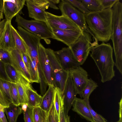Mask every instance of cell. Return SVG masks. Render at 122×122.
Instances as JSON below:
<instances>
[{"mask_svg":"<svg viewBox=\"0 0 122 122\" xmlns=\"http://www.w3.org/2000/svg\"><path fill=\"white\" fill-rule=\"evenodd\" d=\"M51 1L55 4H58L60 2V0H51Z\"/></svg>","mask_w":122,"mask_h":122,"instance_id":"obj_48","label":"cell"},{"mask_svg":"<svg viewBox=\"0 0 122 122\" xmlns=\"http://www.w3.org/2000/svg\"><path fill=\"white\" fill-rule=\"evenodd\" d=\"M46 51L51 65L53 85L55 87L59 88L63 94L69 72L66 71L63 68L53 50L48 48H46Z\"/></svg>","mask_w":122,"mask_h":122,"instance_id":"obj_7","label":"cell"},{"mask_svg":"<svg viewBox=\"0 0 122 122\" xmlns=\"http://www.w3.org/2000/svg\"><path fill=\"white\" fill-rule=\"evenodd\" d=\"M15 17V21L18 26L44 40L47 44L50 43L49 39H53L54 35L47 23L35 20H27L19 14H17Z\"/></svg>","mask_w":122,"mask_h":122,"instance_id":"obj_4","label":"cell"},{"mask_svg":"<svg viewBox=\"0 0 122 122\" xmlns=\"http://www.w3.org/2000/svg\"><path fill=\"white\" fill-rule=\"evenodd\" d=\"M6 21L5 19L0 22V38L5 29Z\"/></svg>","mask_w":122,"mask_h":122,"instance_id":"obj_43","label":"cell"},{"mask_svg":"<svg viewBox=\"0 0 122 122\" xmlns=\"http://www.w3.org/2000/svg\"><path fill=\"white\" fill-rule=\"evenodd\" d=\"M47 23L51 30L76 29L80 28L66 16H58L45 11Z\"/></svg>","mask_w":122,"mask_h":122,"instance_id":"obj_8","label":"cell"},{"mask_svg":"<svg viewBox=\"0 0 122 122\" xmlns=\"http://www.w3.org/2000/svg\"><path fill=\"white\" fill-rule=\"evenodd\" d=\"M92 36L89 33L83 31L82 34L70 47L76 59L80 65L86 60L92 48L98 45L94 42Z\"/></svg>","mask_w":122,"mask_h":122,"instance_id":"obj_5","label":"cell"},{"mask_svg":"<svg viewBox=\"0 0 122 122\" xmlns=\"http://www.w3.org/2000/svg\"><path fill=\"white\" fill-rule=\"evenodd\" d=\"M0 90L10 104L12 103L10 93V81L0 78Z\"/></svg>","mask_w":122,"mask_h":122,"instance_id":"obj_28","label":"cell"},{"mask_svg":"<svg viewBox=\"0 0 122 122\" xmlns=\"http://www.w3.org/2000/svg\"><path fill=\"white\" fill-rule=\"evenodd\" d=\"M28 107L33 108L39 107L41 101L42 96L39 95L32 88L31 84L27 87Z\"/></svg>","mask_w":122,"mask_h":122,"instance_id":"obj_20","label":"cell"},{"mask_svg":"<svg viewBox=\"0 0 122 122\" xmlns=\"http://www.w3.org/2000/svg\"><path fill=\"white\" fill-rule=\"evenodd\" d=\"M5 65L6 73L11 82L16 83L28 81L23 78L11 65L5 64Z\"/></svg>","mask_w":122,"mask_h":122,"instance_id":"obj_22","label":"cell"},{"mask_svg":"<svg viewBox=\"0 0 122 122\" xmlns=\"http://www.w3.org/2000/svg\"><path fill=\"white\" fill-rule=\"evenodd\" d=\"M90 56L100 73L103 83L111 80L115 76L113 49L110 43H102L92 47Z\"/></svg>","mask_w":122,"mask_h":122,"instance_id":"obj_2","label":"cell"},{"mask_svg":"<svg viewBox=\"0 0 122 122\" xmlns=\"http://www.w3.org/2000/svg\"><path fill=\"white\" fill-rule=\"evenodd\" d=\"M49 3V7L54 9L58 10L59 8L55 4L53 3L51 0H48Z\"/></svg>","mask_w":122,"mask_h":122,"instance_id":"obj_44","label":"cell"},{"mask_svg":"<svg viewBox=\"0 0 122 122\" xmlns=\"http://www.w3.org/2000/svg\"><path fill=\"white\" fill-rule=\"evenodd\" d=\"M20 105L21 106L22 112H25L28 107V104L27 103H24L21 104Z\"/></svg>","mask_w":122,"mask_h":122,"instance_id":"obj_45","label":"cell"},{"mask_svg":"<svg viewBox=\"0 0 122 122\" xmlns=\"http://www.w3.org/2000/svg\"><path fill=\"white\" fill-rule=\"evenodd\" d=\"M86 8L90 12L104 9L100 0H80Z\"/></svg>","mask_w":122,"mask_h":122,"instance_id":"obj_24","label":"cell"},{"mask_svg":"<svg viewBox=\"0 0 122 122\" xmlns=\"http://www.w3.org/2000/svg\"><path fill=\"white\" fill-rule=\"evenodd\" d=\"M33 108L28 107L25 112H22L25 122H34L33 115Z\"/></svg>","mask_w":122,"mask_h":122,"instance_id":"obj_36","label":"cell"},{"mask_svg":"<svg viewBox=\"0 0 122 122\" xmlns=\"http://www.w3.org/2000/svg\"><path fill=\"white\" fill-rule=\"evenodd\" d=\"M33 4L38 8L45 11L47 9L49 6L48 0H30Z\"/></svg>","mask_w":122,"mask_h":122,"instance_id":"obj_35","label":"cell"},{"mask_svg":"<svg viewBox=\"0 0 122 122\" xmlns=\"http://www.w3.org/2000/svg\"><path fill=\"white\" fill-rule=\"evenodd\" d=\"M48 112L42 109L39 106L33 109V115L34 122H46Z\"/></svg>","mask_w":122,"mask_h":122,"instance_id":"obj_25","label":"cell"},{"mask_svg":"<svg viewBox=\"0 0 122 122\" xmlns=\"http://www.w3.org/2000/svg\"><path fill=\"white\" fill-rule=\"evenodd\" d=\"M46 122H59V117L56 110L54 102L48 112Z\"/></svg>","mask_w":122,"mask_h":122,"instance_id":"obj_31","label":"cell"},{"mask_svg":"<svg viewBox=\"0 0 122 122\" xmlns=\"http://www.w3.org/2000/svg\"><path fill=\"white\" fill-rule=\"evenodd\" d=\"M3 13L0 12V22L1 21V20L3 19Z\"/></svg>","mask_w":122,"mask_h":122,"instance_id":"obj_49","label":"cell"},{"mask_svg":"<svg viewBox=\"0 0 122 122\" xmlns=\"http://www.w3.org/2000/svg\"><path fill=\"white\" fill-rule=\"evenodd\" d=\"M59 7L61 15L67 16L76 24L83 31L88 33L92 36L93 41L98 43V41L88 28L84 14L78 10L65 0L60 2Z\"/></svg>","mask_w":122,"mask_h":122,"instance_id":"obj_6","label":"cell"},{"mask_svg":"<svg viewBox=\"0 0 122 122\" xmlns=\"http://www.w3.org/2000/svg\"><path fill=\"white\" fill-rule=\"evenodd\" d=\"M112 34L115 58L114 65L122 74V3L119 0L112 8Z\"/></svg>","mask_w":122,"mask_h":122,"instance_id":"obj_3","label":"cell"},{"mask_svg":"<svg viewBox=\"0 0 122 122\" xmlns=\"http://www.w3.org/2000/svg\"><path fill=\"white\" fill-rule=\"evenodd\" d=\"M65 0L70 3L73 6L77 8L80 11L84 14H87L90 12L86 8L80 0Z\"/></svg>","mask_w":122,"mask_h":122,"instance_id":"obj_33","label":"cell"},{"mask_svg":"<svg viewBox=\"0 0 122 122\" xmlns=\"http://www.w3.org/2000/svg\"><path fill=\"white\" fill-rule=\"evenodd\" d=\"M26 0H3V13L6 21H11L13 17L21 12Z\"/></svg>","mask_w":122,"mask_h":122,"instance_id":"obj_13","label":"cell"},{"mask_svg":"<svg viewBox=\"0 0 122 122\" xmlns=\"http://www.w3.org/2000/svg\"><path fill=\"white\" fill-rule=\"evenodd\" d=\"M86 101L91 114L95 122H107V121L101 115L98 114L91 107L89 103V98L84 99Z\"/></svg>","mask_w":122,"mask_h":122,"instance_id":"obj_32","label":"cell"},{"mask_svg":"<svg viewBox=\"0 0 122 122\" xmlns=\"http://www.w3.org/2000/svg\"><path fill=\"white\" fill-rule=\"evenodd\" d=\"M11 27L15 40V48L21 53H23L27 55V48L24 41L18 33L17 30L12 25Z\"/></svg>","mask_w":122,"mask_h":122,"instance_id":"obj_23","label":"cell"},{"mask_svg":"<svg viewBox=\"0 0 122 122\" xmlns=\"http://www.w3.org/2000/svg\"><path fill=\"white\" fill-rule=\"evenodd\" d=\"M59 119V122H70V117L65 113L63 106L60 109Z\"/></svg>","mask_w":122,"mask_h":122,"instance_id":"obj_39","label":"cell"},{"mask_svg":"<svg viewBox=\"0 0 122 122\" xmlns=\"http://www.w3.org/2000/svg\"><path fill=\"white\" fill-rule=\"evenodd\" d=\"M4 111L9 122H16L18 116L22 112L21 107L12 103L10 104L9 107L4 108Z\"/></svg>","mask_w":122,"mask_h":122,"instance_id":"obj_21","label":"cell"},{"mask_svg":"<svg viewBox=\"0 0 122 122\" xmlns=\"http://www.w3.org/2000/svg\"><path fill=\"white\" fill-rule=\"evenodd\" d=\"M26 2L30 17L36 20L47 23L45 11L38 8L30 0H26Z\"/></svg>","mask_w":122,"mask_h":122,"instance_id":"obj_18","label":"cell"},{"mask_svg":"<svg viewBox=\"0 0 122 122\" xmlns=\"http://www.w3.org/2000/svg\"><path fill=\"white\" fill-rule=\"evenodd\" d=\"M16 84L20 105L24 103H27L28 97L27 90V87L31 84L27 85L20 82L16 83Z\"/></svg>","mask_w":122,"mask_h":122,"instance_id":"obj_29","label":"cell"},{"mask_svg":"<svg viewBox=\"0 0 122 122\" xmlns=\"http://www.w3.org/2000/svg\"></svg>","mask_w":122,"mask_h":122,"instance_id":"obj_50","label":"cell"},{"mask_svg":"<svg viewBox=\"0 0 122 122\" xmlns=\"http://www.w3.org/2000/svg\"><path fill=\"white\" fill-rule=\"evenodd\" d=\"M84 15L88 28L98 41H109L112 31V8L90 12Z\"/></svg>","mask_w":122,"mask_h":122,"instance_id":"obj_1","label":"cell"},{"mask_svg":"<svg viewBox=\"0 0 122 122\" xmlns=\"http://www.w3.org/2000/svg\"><path fill=\"white\" fill-rule=\"evenodd\" d=\"M72 110L84 118L94 122L87 103L84 99L76 97L72 105Z\"/></svg>","mask_w":122,"mask_h":122,"instance_id":"obj_17","label":"cell"},{"mask_svg":"<svg viewBox=\"0 0 122 122\" xmlns=\"http://www.w3.org/2000/svg\"><path fill=\"white\" fill-rule=\"evenodd\" d=\"M0 78L7 81L11 82L6 73L5 64L0 61Z\"/></svg>","mask_w":122,"mask_h":122,"instance_id":"obj_37","label":"cell"},{"mask_svg":"<svg viewBox=\"0 0 122 122\" xmlns=\"http://www.w3.org/2000/svg\"><path fill=\"white\" fill-rule=\"evenodd\" d=\"M69 72L71 76L78 94L80 95L87 83L89 79L88 73L80 66Z\"/></svg>","mask_w":122,"mask_h":122,"instance_id":"obj_14","label":"cell"},{"mask_svg":"<svg viewBox=\"0 0 122 122\" xmlns=\"http://www.w3.org/2000/svg\"><path fill=\"white\" fill-rule=\"evenodd\" d=\"M54 102L57 113L59 117L61 108L63 106V94L60 89L55 88Z\"/></svg>","mask_w":122,"mask_h":122,"instance_id":"obj_26","label":"cell"},{"mask_svg":"<svg viewBox=\"0 0 122 122\" xmlns=\"http://www.w3.org/2000/svg\"><path fill=\"white\" fill-rule=\"evenodd\" d=\"M0 122H8L5 114L4 108L0 104Z\"/></svg>","mask_w":122,"mask_h":122,"instance_id":"obj_41","label":"cell"},{"mask_svg":"<svg viewBox=\"0 0 122 122\" xmlns=\"http://www.w3.org/2000/svg\"><path fill=\"white\" fill-rule=\"evenodd\" d=\"M63 108L65 113L68 114L78 93L71 76L69 72L63 93Z\"/></svg>","mask_w":122,"mask_h":122,"instance_id":"obj_11","label":"cell"},{"mask_svg":"<svg viewBox=\"0 0 122 122\" xmlns=\"http://www.w3.org/2000/svg\"><path fill=\"white\" fill-rule=\"evenodd\" d=\"M10 52L11 58V65L23 78L31 83L30 75L23 61L21 53L16 48Z\"/></svg>","mask_w":122,"mask_h":122,"instance_id":"obj_15","label":"cell"},{"mask_svg":"<svg viewBox=\"0 0 122 122\" xmlns=\"http://www.w3.org/2000/svg\"><path fill=\"white\" fill-rule=\"evenodd\" d=\"M38 59L45 81L48 85H53L51 67L46 51V48L41 43L38 49Z\"/></svg>","mask_w":122,"mask_h":122,"instance_id":"obj_12","label":"cell"},{"mask_svg":"<svg viewBox=\"0 0 122 122\" xmlns=\"http://www.w3.org/2000/svg\"><path fill=\"white\" fill-rule=\"evenodd\" d=\"M0 104L4 108L9 107L10 103L0 90Z\"/></svg>","mask_w":122,"mask_h":122,"instance_id":"obj_40","label":"cell"},{"mask_svg":"<svg viewBox=\"0 0 122 122\" xmlns=\"http://www.w3.org/2000/svg\"><path fill=\"white\" fill-rule=\"evenodd\" d=\"M0 61L5 64L11 65V58L10 52L0 49Z\"/></svg>","mask_w":122,"mask_h":122,"instance_id":"obj_34","label":"cell"},{"mask_svg":"<svg viewBox=\"0 0 122 122\" xmlns=\"http://www.w3.org/2000/svg\"><path fill=\"white\" fill-rule=\"evenodd\" d=\"M119 0H100L104 9L112 8Z\"/></svg>","mask_w":122,"mask_h":122,"instance_id":"obj_38","label":"cell"},{"mask_svg":"<svg viewBox=\"0 0 122 122\" xmlns=\"http://www.w3.org/2000/svg\"><path fill=\"white\" fill-rule=\"evenodd\" d=\"M21 54L23 61L29 71V62L27 55V54L23 53H21Z\"/></svg>","mask_w":122,"mask_h":122,"instance_id":"obj_42","label":"cell"},{"mask_svg":"<svg viewBox=\"0 0 122 122\" xmlns=\"http://www.w3.org/2000/svg\"><path fill=\"white\" fill-rule=\"evenodd\" d=\"M49 87L44 95L39 107L44 111L48 112L54 102L55 87L53 85H48Z\"/></svg>","mask_w":122,"mask_h":122,"instance_id":"obj_19","label":"cell"},{"mask_svg":"<svg viewBox=\"0 0 122 122\" xmlns=\"http://www.w3.org/2000/svg\"><path fill=\"white\" fill-rule=\"evenodd\" d=\"M11 25V21H6L5 29L0 38V49L9 52L15 48Z\"/></svg>","mask_w":122,"mask_h":122,"instance_id":"obj_16","label":"cell"},{"mask_svg":"<svg viewBox=\"0 0 122 122\" xmlns=\"http://www.w3.org/2000/svg\"><path fill=\"white\" fill-rule=\"evenodd\" d=\"M10 93L12 103L16 106L20 105L16 83L10 82Z\"/></svg>","mask_w":122,"mask_h":122,"instance_id":"obj_30","label":"cell"},{"mask_svg":"<svg viewBox=\"0 0 122 122\" xmlns=\"http://www.w3.org/2000/svg\"><path fill=\"white\" fill-rule=\"evenodd\" d=\"M52 31L54 35L53 39L62 42L68 47L72 45L83 32L80 28L76 29H55Z\"/></svg>","mask_w":122,"mask_h":122,"instance_id":"obj_10","label":"cell"},{"mask_svg":"<svg viewBox=\"0 0 122 122\" xmlns=\"http://www.w3.org/2000/svg\"><path fill=\"white\" fill-rule=\"evenodd\" d=\"M3 0H0V12L3 13Z\"/></svg>","mask_w":122,"mask_h":122,"instance_id":"obj_46","label":"cell"},{"mask_svg":"<svg viewBox=\"0 0 122 122\" xmlns=\"http://www.w3.org/2000/svg\"><path fill=\"white\" fill-rule=\"evenodd\" d=\"M54 52L61 66L66 71L69 72L80 66L69 47L63 48L60 50L54 51Z\"/></svg>","mask_w":122,"mask_h":122,"instance_id":"obj_9","label":"cell"},{"mask_svg":"<svg viewBox=\"0 0 122 122\" xmlns=\"http://www.w3.org/2000/svg\"><path fill=\"white\" fill-rule=\"evenodd\" d=\"M98 86L97 83L90 78L88 79L87 83L81 93L79 95L83 99L89 98L93 91Z\"/></svg>","mask_w":122,"mask_h":122,"instance_id":"obj_27","label":"cell"},{"mask_svg":"<svg viewBox=\"0 0 122 122\" xmlns=\"http://www.w3.org/2000/svg\"><path fill=\"white\" fill-rule=\"evenodd\" d=\"M119 119L117 122H122V113H119Z\"/></svg>","mask_w":122,"mask_h":122,"instance_id":"obj_47","label":"cell"}]
</instances>
